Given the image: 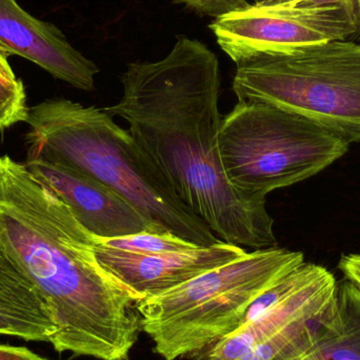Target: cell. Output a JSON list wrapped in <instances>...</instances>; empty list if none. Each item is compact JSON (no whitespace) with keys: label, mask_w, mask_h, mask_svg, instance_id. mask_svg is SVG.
Instances as JSON below:
<instances>
[{"label":"cell","mask_w":360,"mask_h":360,"mask_svg":"<svg viewBox=\"0 0 360 360\" xmlns=\"http://www.w3.org/2000/svg\"><path fill=\"white\" fill-rule=\"evenodd\" d=\"M122 84L120 101L105 111L128 124L184 205L220 240L254 250L277 247L266 199L237 190L222 168L217 56L199 40L179 36L162 60L129 63Z\"/></svg>","instance_id":"obj_1"},{"label":"cell","mask_w":360,"mask_h":360,"mask_svg":"<svg viewBox=\"0 0 360 360\" xmlns=\"http://www.w3.org/2000/svg\"><path fill=\"white\" fill-rule=\"evenodd\" d=\"M0 243L46 302L57 352L128 360L141 330L139 298L101 266L69 207L8 155L0 156Z\"/></svg>","instance_id":"obj_2"},{"label":"cell","mask_w":360,"mask_h":360,"mask_svg":"<svg viewBox=\"0 0 360 360\" xmlns=\"http://www.w3.org/2000/svg\"><path fill=\"white\" fill-rule=\"evenodd\" d=\"M27 124V158H41L105 184L162 232L200 247L221 243L105 109L46 99L30 107Z\"/></svg>","instance_id":"obj_3"},{"label":"cell","mask_w":360,"mask_h":360,"mask_svg":"<svg viewBox=\"0 0 360 360\" xmlns=\"http://www.w3.org/2000/svg\"><path fill=\"white\" fill-rule=\"evenodd\" d=\"M302 252L266 248L137 302L141 330L165 360L209 351L236 331L254 300L304 264Z\"/></svg>","instance_id":"obj_4"},{"label":"cell","mask_w":360,"mask_h":360,"mask_svg":"<svg viewBox=\"0 0 360 360\" xmlns=\"http://www.w3.org/2000/svg\"><path fill=\"white\" fill-rule=\"evenodd\" d=\"M218 143L229 182L258 199L319 174L350 147L300 114L255 101H238L222 117Z\"/></svg>","instance_id":"obj_5"},{"label":"cell","mask_w":360,"mask_h":360,"mask_svg":"<svg viewBox=\"0 0 360 360\" xmlns=\"http://www.w3.org/2000/svg\"><path fill=\"white\" fill-rule=\"evenodd\" d=\"M232 90L238 101L269 103L360 141L359 44L323 42L237 65Z\"/></svg>","instance_id":"obj_6"},{"label":"cell","mask_w":360,"mask_h":360,"mask_svg":"<svg viewBox=\"0 0 360 360\" xmlns=\"http://www.w3.org/2000/svg\"><path fill=\"white\" fill-rule=\"evenodd\" d=\"M237 65L300 46L348 40L360 29L353 0H281L251 4L210 25Z\"/></svg>","instance_id":"obj_7"},{"label":"cell","mask_w":360,"mask_h":360,"mask_svg":"<svg viewBox=\"0 0 360 360\" xmlns=\"http://www.w3.org/2000/svg\"><path fill=\"white\" fill-rule=\"evenodd\" d=\"M95 253L101 266L141 302L162 295L207 271L234 262L247 251L221 241L211 247L196 245L184 251L136 254L105 247L95 241Z\"/></svg>","instance_id":"obj_8"},{"label":"cell","mask_w":360,"mask_h":360,"mask_svg":"<svg viewBox=\"0 0 360 360\" xmlns=\"http://www.w3.org/2000/svg\"><path fill=\"white\" fill-rule=\"evenodd\" d=\"M29 172L46 184L97 238L162 232L115 191L96 180L41 158H27Z\"/></svg>","instance_id":"obj_9"},{"label":"cell","mask_w":360,"mask_h":360,"mask_svg":"<svg viewBox=\"0 0 360 360\" xmlns=\"http://www.w3.org/2000/svg\"><path fill=\"white\" fill-rule=\"evenodd\" d=\"M0 46L74 88L86 92L95 89L96 63L76 50L54 23L29 14L17 0H0Z\"/></svg>","instance_id":"obj_10"},{"label":"cell","mask_w":360,"mask_h":360,"mask_svg":"<svg viewBox=\"0 0 360 360\" xmlns=\"http://www.w3.org/2000/svg\"><path fill=\"white\" fill-rule=\"evenodd\" d=\"M338 281L325 266L307 262L300 285L253 321L207 351L205 360H236L296 319L329 307L338 295Z\"/></svg>","instance_id":"obj_11"},{"label":"cell","mask_w":360,"mask_h":360,"mask_svg":"<svg viewBox=\"0 0 360 360\" xmlns=\"http://www.w3.org/2000/svg\"><path fill=\"white\" fill-rule=\"evenodd\" d=\"M302 360H360V289L348 279L338 281L316 344Z\"/></svg>","instance_id":"obj_12"},{"label":"cell","mask_w":360,"mask_h":360,"mask_svg":"<svg viewBox=\"0 0 360 360\" xmlns=\"http://www.w3.org/2000/svg\"><path fill=\"white\" fill-rule=\"evenodd\" d=\"M0 313L35 323L52 332V336L54 335L55 326L46 302L1 243Z\"/></svg>","instance_id":"obj_13"},{"label":"cell","mask_w":360,"mask_h":360,"mask_svg":"<svg viewBox=\"0 0 360 360\" xmlns=\"http://www.w3.org/2000/svg\"><path fill=\"white\" fill-rule=\"evenodd\" d=\"M334 302L323 310L296 319L236 360L304 359L316 344L321 325Z\"/></svg>","instance_id":"obj_14"},{"label":"cell","mask_w":360,"mask_h":360,"mask_svg":"<svg viewBox=\"0 0 360 360\" xmlns=\"http://www.w3.org/2000/svg\"><path fill=\"white\" fill-rule=\"evenodd\" d=\"M95 237V236H94ZM99 245L136 254L168 253L196 247L195 243L180 238L172 233H139L115 238H97Z\"/></svg>","instance_id":"obj_15"},{"label":"cell","mask_w":360,"mask_h":360,"mask_svg":"<svg viewBox=\"0 0 360 360\" xmlns=\"http://www.w3.org/2000/svg\"><path fill=\"white\" fill-rule=\"evenodd\" d=\"M29 110L22 80L10 79L0 74V131L27 122Z\"/></svg>","instance_id":"obj_16"},{"label":"cell","mask_w":360,"mask_h":360,"mask_svg":"<svg viewBox=\"0 0 360 360\" xmlns=\"http://www.w3.org/2000/svg\"><path fill=\"white\" fill-rule=\"evenodd\" d=\"M0 334L21 338L27 342H50L52 332L35 323L0 313Z\"/></svg>","instance_id":"obj_17"},{"label":"cell","mask_w":360,"mask_h":360,"mask_svg":"<svg viewBox=\"0 0 360 360\" xmlns=\"http://www.w3.org/2000/svg\"><path fill=\"white\" fill-rule=\"evenodd\" d=\"M190 10L207 16H226L235 12H240L249 8L251 4L248 0H179Z\"/></svg>","instance_id":"obj_18"},{"label":"cell","mask_w":360,"mask_h":360,"mask_svg":"<svg viewBox=\"0 0 360 360\" xmlns=\"http://www.w3.org/2000/svg\"><path fill=\"white\" fill-rule=\"evenodd\" d=\"M338 269L344 277L360 289V253L342 255L338 262Z\"/></svg>","instance_id":"obj_19"},{"label":"cell","mask_w":360,"mask_h":360,"mask_svg":"<svg viewBox=\"0 0 360 360\" xmlns=\"http://www.w3.org/2000/svg\"><path fill=\"white\" fill-rule=\"evenodd\" d=\"M0 360H46L25 347L0 344Z\"/></svg>","instance_id":"obj_20"},{"label":"cell","mask_w":360,"mask_h":360,"mask_svg":"<svg viewBox=\"0 0 360 360\" xmlns=\"http://www.w3.org/2000/svg\"><path fill=\"white\" fill-rule=\"evenodd\" d=\"M8 56H11L10 53L6 52L4 48L0 46V74L4 76V77L15 79L17 77L14 72H13L10 63H8Z\"/></svg>","instance_id":"obj_21"},{"label":"cell","mask_w":360,"mask_h":360,"mask_svg":"<svg viewBox=\"0 0 360 360\" xmlns=\"http://www.w3.org/2000/svg\"><path fill=\"white\" fill-rule=\"evenodd\" d=\"M255 4H268V2L281 1V0H254Z\"/></svg>","instance_id":"obj_22"},{"label":"cell","mask_w":360,"mask_h":360,"mask_svg":"<svg viewBox=\"0 0 360 360\" xmlns=\"http://www.w3.org/2000/svg\"><path fill=\"white\" fill-rule=\"evenodd\" d=\"M354 1L355 6H356L357 12H359L360 17V0H353Z\"/></svg>","instance_id":"obj_23"},{"label":"cell","mask_w":360,"mask_h":360,"mask_svg":"<svg viewBox=\"0 0 360 360\" xmlns=\"http://www.w3.org/2000/svg\"></svg>","instance_id":"obj_24"}]
</instances>
